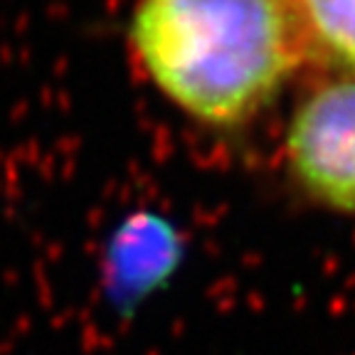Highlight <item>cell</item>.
I'll return each mask as SVG.
<instances>
[{
  "instance_id": "277c9868",
  "label": "cell",
  "mask_w": 355,
  "mask_h": 355,
  "mask_svg": "<svg viewBox=\"0 0 355 355\" xmlns=\"http://www.w3.org/2000/svg\"><path fill=\"white\" fill-rule=\"evenodd\" d=\"M316 47L355 69V0H296Z\"/></svg>"
},
{
  "instance_id": "3957f363",
  "label": "cell",
  "mask_w": 355,
  "mask_h": 355,
  "mask_svg": "<svg viewBox=\"0 0 355 355\" xmlns=\"http://www.w3.org/2000/svg\"><path fill=\"white\" fill-rule=\"evenodd\" d=\"M183 254V239L168 220L155 215L126 217L101 250V304L119 323L133 321L175 279Z\"/></svg>"
},
{
  "instance_id": "6da1fadb",
  "label": "cell",
  "mask_w": 355,
  "mask_h": 355,
  "mask_svg": "<svg viewBox=\"0 0 355 355\" xmlns=\"http://www.w3.org/2000/svg\"><path fill=\"white\" fill-rule=\"evenodd\" d=\"M126 37L155 89L210 126L254 116L318 50L296 0H139Z\"/></svg>"
},
{
  "instance_id": "7a4b0ae2",
  "label": "cell",
  "mask_w": 355,
  "mask_h": 355,
  "mask_svg": "<svg viewBox=\"0 0 355 355\" xmlns=\"http://www.w3.org/2000/svg\"><path fill=\"white\" fill-rule=\"evenodd\" d=\"M288 158L313 198L355 212V82L323 87L296 111Z\"/></svg>"
}]
</instances>
